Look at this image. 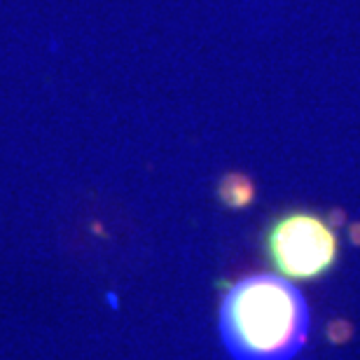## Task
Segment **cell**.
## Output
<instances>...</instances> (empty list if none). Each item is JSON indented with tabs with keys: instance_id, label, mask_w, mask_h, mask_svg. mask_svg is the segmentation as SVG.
<instances>
[{
	"instance_id": "3",
	"label": "cell",
	"mask_w": 360,
	"mask_h": 360,
	"mask_svg": "<svg viewBox=\"0 0 360 360\" xmlns=\"http://www.w3.org/2000/svg\"><path fill=\"white\" fill-rule=\"evenodd\" d=\"M218 192H220V201L227 208H246L253 204V199H255V187L250 183V178L243 174L225 176Z\"/></svg>"
},
{
	"instance_id": "2",
	"label": "cell",
	"mask_w": 360,
	"mask_h": 360,
	"mask_svg": "<svg viewBox=\"0 0 360 360\" xmlns=\"http://www.w3.org/2000/svg\"><path fill=\"white\" fill-rule=\"evenodd\" d=\"M262 246L269 264L288 281L321 278L340 260L335 227L311 211H288L274 218Z\"/></svg>"
},
{
	"instance_id": "1",
	"label": "cell",
	"mask_w": 360,
	"mask_h": 360,
	"mask_svg": "<svg viewBox=\"0 0 360 360\" xmlns=\"http://www.w3.org/2000/svg\"><path fill=\"white\" fill-rule=\"evenodd\" d=\"M309 307L290 281L253 274L227 288L220 335L234 360H292L307 344Z\"/></svg>"
}]
</instances>
